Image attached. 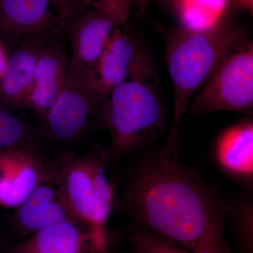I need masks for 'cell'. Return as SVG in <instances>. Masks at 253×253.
Returning <instances> with one entry per match:
<instances>
[{"mask_svg": "<svg viewBox=\"0 0 253 253\" xmlns=\"http://www.w3.org/2000/svg\"><path fill=\"white\" fill-rule=\"evenodd\" d=\"M101 253H110L109 251H108V250H105L104 251H103V252H101Z\"/></svg>", "mask_w": 253, "mask_h": 253, "instance_id": "d4e9b609", "label": "cell"}, {"mask_svg": "<svg viewBox=\"0 0 253 253\" xmlns=\"http://www.w3.org/2000/svg\"><path fill=\"white\" fill-rule=\"evenodd\" d=\"M181 27L205 31L232 19L231 0H181L172 8Z\"/></svg>", "mask_w": 253, "mask_h": 253, "instance_id": "2e32d148", "label": "cell"}, {"mask_svg": "<svg viewBox=\"0 0 253 253\" xmlns=\"http://www.w3.org/2000/svg\"><path fill=\"white\" fill-rule=\"evenodd\" d=\"M227 217L244 253H253V200L251 194L229 202Z\"/></svg>", "mask_w": 253, "mask_h": 253, "instance_id": "ac0fdd59", "label": "cell"}, {"mask_svg": "<svg viewBox=\"0 0 253 253\" xmlns=\"http://www.w3.org/2000/svg\"><path fill=\"white\" fill-rule=\"evenodd\" d=\"M109 149L94 147L79 155L70 150L53 159L55 180L80 219L105 229L112 211L116 186Z\"/></svg>", "mask_w": 253, "mask_h": 253, "instance_id": "277c9868", "label": "cell"}, {"mask_svg": "<svg viewBox=\"0 0 253 253\" xmlns=\"http://www.w3.org/2000/svg\"><path fill=\"white\" fill-rule=\"evenodd\" d=\"M166 61L174 88L172 127L179 130L190 101L226 56L249 41L246 26L229 20L212 29L194 31L181 26L163 32Z\"/></svg>", "mask_w": 253, "mask_h": 253, "instance_id": "3957f363", "label": "cell"}, {"mask_svg": "<svg viewBox=\"0 0 253 253\" xmlns=\"http://www.w3.org/2000/svg\"><path fill=\"white\" fill-rule=\"evenodd\" d=\"M103 101L87 71L69 60L62 87L44 121L48 134L61 143L81 137L94 123H103Z\"/></svg>", "mask_w": 253, "mask_h": 253, "instance_id": "8992f818", "label": "cell"}, {"mask_svg": "<svg viewBox=\"0 0 253 253\" xmlns=\"http://www.w3.org/2000/svg\"><path fill=\"white\" fill-rule=\"evenodd\" d=\"M179 133L136 158L123 177L119 204L133 225L192 253H232L225 239L229 201L181 163Z\"/></svg>", "mask_w": 253, "mask_h": 253, "instance_id": "6da1fadb", "label": "cell"}, {"mask_svg": "<svg viewBox=\"0 0 253 253\" xmlns=\"http://www.w3.org/2000/svg\"><path fill=\"white\" fill-rule=\"evenodd\" d=\"M103 124L111 137L116 161L156 142L167 125L166 104L157 71L141 45L127 76L104 98Z\"/></svg>", "mask_w": 253, "mask_h": 253, "instance_id": "7a4b0ae2", "label": "cell"}, {"mask_svg": "<svg viewBox=\"0 0 253 253\" xmlns=\"http://www.w3.org/2000/svg\"><path fill=\"white\" fill-rule=\"evenodd\" d=\"M7 60L8 59H6V56H5L4 49H3L2 46L0 44V78H1V75L4 72Z\"/></svg>", "mask_w": 253, "mask_h": 253, "instance_id": "603a6c76", "label": "cell"}, {"mask_svg": "<svg viewBox=\"0 0 253 253\" xmlns=\"http://www.w3.org/2000/svg\"><path fill=\"white\" fill-rule=\"evenodd\" d=\"M11 220V225L22 240L56 223L82 221L68 205L54 175L40 184L15 208Z\"/></svg>", "mask_w": 253, "mask_h": 253, "instance_id": "30bf717a", "label": "cell"}, {"mask_svg": "<svg viewBox=\"0 0 253 253\" xmlns=\"http://www.w3.org/2000/svg\"><path fill=\"white\" fill-rule=\"evenodd\" d=\"M231 1L235 11H244L253 16V0H231Z\"/></svg>", "mask_w": 253, "mask_h": 253, "instance_id": "44dd1931", "label": "cell"}, {"mask_svg": "<svg viewBox=\"0 0 253 253\" xmlns=\"http://www.w3.org/2000/svg\"><path fill=\"white\" fill-rule=\"evenodd\" d=\"M51 38L47 36L26 38L8 59L0 78L1 107L5 106V109L26 108L38 60L48 42L52 40Z\"/></svg>", "mask_w": 253, "mask_h": 253, "instance_id": "8fae6325", "label": "cell"}, {"mask_svg": "<svg viewBox=\"0 0 253 253\" xmlns=\"http://www.w3.org/2000/svg\"><path fill=\"white\" fill-rule=\"evenodd\" d=\"M88 8L96 9L109 15L118 23L123 26L127 21L130 13L129 0H80Z\"/></svg>", "mask_w": 253, "mask_h": 253, "instance_id": "ffe728a7", "label": "cell"}, {"mask_svg": "<svg viewBox=\"0 0 253 253\" xmlns=\"http://www.w3.org/2000/svg\"><path fill=\"white\" fill-rule=\"evenodd\" d=\"M152 0H129L137 10L138 14L142 18H146L147 16L150 3Z\"/></svg>", "mask_w": 253, "mask_h": 253, "instance_id": "7402d4cb", "label": "cell"}, {"mask_svg": "<svg viewBox=\"0 0 253 253\" xmlns=\"http://www.w3.org/2000/svg\"><path fill=\"white\" fill-rule=\"evenodd\" d=\"M163 1H166L168 4L170 5L171 7L173 8L174 6H175L181 0H163Z\"/></svg>", "mask_w": 253, "mask_h": 253, "instance_id": "cb8c5ba5", "label": "cell"}, {"mask_svg": "<svg viewBox=\"0 0 253 253\" xmlns=\"http://www.w3.org/2000/svg\"><path fill=\"white\" fill-rule=\"evenodd\" d=\"M40 135L28 123L0 106V151L16 147H38Z\"/></svg>", "mask_w": 253, "mask_h": 253, "instance_id": "e0dca14e", "label": "cell"}, {"mask_svg": "<svg viewBox=\"0 0 253 253\" xmlns=\"http://www.w3.org/2000/svg\"><path fill=\"white\" fill-rule=\"evenodd\" d=\"M106 249L105 229L83 221H64L28 236L9 253H101Z\"/></svg>", "mask_w": 253, "mask_h": 253, "instance_id": "9c48e42d", "label": "cell"}, {"mask_svg": "<svg viewBox=\"0 0 253 253\" xmlns=\"http://www.w3.org/2000/svg\"><path fill=\"white\" fill-rule=\"evenodd\" d=\"M214 158L225 175L252 189L253 121L248 120L224 129L214 144Z\"/></svg>", "mask_w": 253, "mask_h": 253, "instance_id": "5bb4252c", "label": "cell"}, {"mask_svg": "<svg viewBox=\"0 0 253 253\" xmlns=\"http://www.w3.org/2000/svg\"><path fill=\"white\" fill-rule=\"evenodd\" d=\"M141 45L121 26L113 31L94 67L87 71L91 86L101 99L126 79Z\"/></svg>", "mask_w": 253, "mask_h": 253, "instance_id": "7c38bea8", "label": "cell"}, {"mask_svg": "<svg viewBox=\"0 0 253 253\" xmlns=\"http://www.w3.org/2000/svg\"><path fill=\"white\" fill-rule=\"evenodd\" d=\"M54 175L53 159L38 147L0 151V206L17 208L40 184Z\"/></svg>", "mask_w": 253, "mask_h": 253, "instance_id": "ba28073f", "label": "cell"}, {"mask_svg": "<svg viewBox=\"0 0 253 253\" xmlns=\"http://www.w3.org/2000/svg\"><path fill=\"white\" fill-rule=\"evenodd\" d=\"M118 26H121L103 11L91 8L83 11L67 29L72 51L70 61L91 71Z\"/></svg>", "mask_w": 253, "mask_h": 253, "instance_id": "9a60e30c", "label": "cell"}, {"mask_svg": "<svg viewBox=\"0 0 253 253\" xmlns=\"http://www.w3.org/2000/svg\"><path fill=\"white\" fill-rule=\"evenodd\" d=\"M87 6L80 0H0V32L13 41L52 38Z\"/></svg>", "mask_w": 253, "mask_h": 253, "instance_id": "52a82bcc", "label": "cell"}, {"mask_svg": "<svg viewBox=\"0 0 253 253\" xmlns=\"http://www.w3.org/2000/svg\"><path fill=\"white\" fill-rule=\"evenodd\" d=\"M189 104L190 112L196 116L219 111L253 116V41L249 39L231 51Z\"/></svg>", "mask_w": 253, "mask_h": 253, "instance_id": "5b68a950", "label": "cell"}, {"mask_svg": "<svg viewBox=\"0 0 253 253\" xmlns=\"http://www.w3.org/2000/svg\"><path fill=\"white\" fill-rule=\"evenodd\" d=\"M129 239L132 253H192L139 226H134Z\"/></svg>", "mask_w": 253, "mask_h": 253, "instance_id": "d6986e66", "label": "cell"}, {"mask_svg": "<svg viewBox=\"0 0 253 253\" xmlns=\"http://www.w3.org/2000/svg\"><path fill=\"white\" fill-rule=\"evenodd\" d=\"M68 63L64 46L54 40L48 42L40 55L26 108L43 122L62 87Z\"/></svg>", "mask_w": 253, "mask_h": 253, "instance_id": "4fadbf2b", "label": "cell"}]
</instances>
